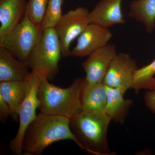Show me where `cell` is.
Wrapping results in <instances>:
<instances>
[{
    "instance_id": "obj_18",
    "label": "cell",
    "mask_w": 155,
    "mask_h": 155,
    "mask_svg": "<svg viewBox=\"0 0 155 155\" xmlns=\"http://www.w3.org/2000/svg\"><path fill=\"white\" fill-rule=\"evenodd\" d=\"M155 59L150 64L137 70L131 88L136 93L141 89L155 90Z\"/></svg>"
},
{
    "instance_id": "obj_1",
    "label": "cell",
    "mask_w": 155,
    "mask_h": 155,
    "mask_svg": "<svg viewBox=\"0 0 155 155\" xmlns=\"http://www.w3.org/2000/svg\"><path fill=\"white\" fill-rule=\"evenodd\" d=\"M71 140L78 142L70 126V119L40 113L25 131L22 140V155H40L56 142Z\"/></svg>"
},
{
    "instance_id": "obj_2",
    "label": "cell",
    "mask_w": 155,
    "mask_h": 155,
    "mask_svg": "<svg viewBox=\"0 0 155 155\" xmlns=\"http://www.w3.org/2000/svg\"><path fill=\"white\" fill-rule=\"evenodd\" d=\"M110 118L104 112L83 111L70 119V126L75 136L78 146L88 153L112 155L107 134Z\"/></svg>"
},
{
    "instance_id": "obj_6",
    "label": "cell",
    "mask_w": 155,
    "mask_h": 155,
    "mask_svg": "<svg viewBox=\"0 0 155 155\" xmlns=\"http://www.w3.org/2000/svg\"><path fill=\"white\" fill-rule=\"evenodd\" d=\"M43 31L25 15L14 29L0 37V47L8 50L19 61L27 63L31 51L41 38Z\"/></svg>"
},
{
    "instance_id": "obj_7",
    "label": "cell",
    "mask_w": 155,
    "mask_h": 155,
    "mask_svg": "<svg viewBox=\"0 0 155 155\" xmlns=\"http://www.w3.org/2000/svg\"><path fill=\"white\" fill-rule=\"evenodd\" d=\"M89 11L86 8L79 7L70 10L63 15L55 28L62 48V57L70 56V45L90 23Z\"/></svg>"
},
{
    "instance_id": "obj_21",
    "label": "cell",
    "mask_w": 155,
    "mask_h": 155,
    "mask_svg": "<svg viewBox=\"0 0 155 155\" xmlns=\"http://www.w3.org/2000/svg\"><path fill=\"white\" fill-rule=\"evenodd\" d=\"M144 100L147 107L155 115V90L146 92L144 94Z\"/></svg>"
},
{
    "instance_id": "obj_5",
    "label": "cell",
    "mask_w": 155,
    "mask_h": 155,
    "mask_svg": "<svg viewBox=\"0 0 155 155\" xmlns=\"http://www.w3.org/2000/svg\"><path fill=\"white\" fill-rule=\"evenodd\" d=\"M45 77L47 76L43 71L32 70L25 79L28 83V89L25 99L19 111V128L17 134L10 142L9 145L10 150L13 154L22 155L23 137L28 126L37 116L36 110L39 107V87Z\"/></svg>"
},
{
    "instance_id": "obj_20",
    "label": "cell",
    "mask_w": 155,
    "mask_h": 155,
    "mask_svg": "<svg viewBox=\"0 0 155 155\" xmlns=\"http://www.w3.org/2000/svg\"><path fill=\"white\" fill-rule=\"evenodd\" d=\"M48 2V0H28L27 2L25 15L37 27L41 28Z\"/></svg>"
},
{
    "instance_id": "obj_4",
    "label": "cell",
    "mask_w": 155,
    "mask_h": 155,
    "mask_svg": "<svg viewBox=\"0 0 155 155\" xmlns=\"http://www.w3.org/2000/svg\"><path fill=\"white\" fill-rule=\"evenodd\" d=\"M62 57L61 43L55 28L43 31L41 38L28 57L27 64L31 70L45 73L48 80L55 78L59 72V62Z\"/></svg>"
},
{
    "instance_id": "obj_9",
    "label": "cell",
    "mask_w": 155,
    "mask_h": 155,
    "mask_svg": "<svg viewBox=\"0 0 155 155\" xmlns=\"http://www.w3.org/2000/svg\"><path fill=\"white\" fill-rule=\"evenodd\" d=\"M113 37L109 28L89 23L78 38L77 44L71 51L70 56L88 57L96 50L105 46Z\"/></svg>"
},
{
    "instance_id": "obj_12",
    "label": "cell",
    "mask_w": 155,
    "mask_h": 155,
    "mask_svg": "<svg viewBox=\"0 0 155 155\" xmlns=\"http://www.w3.org/2000/svg\"><path fill=\"white\" fill-rule=\"evenodd\" d=\"M26 0H0V37L14 29L25 16Z\"/></svg>"
},
{
    "instance_id": "obj_11",
    "label": "cell",
    "mask_w": 155,
    "mask_h": 155,
    "mask_svg": "<svg viewBox=\"0 0 155 155\" xmlns=\"http://www.w3.org/2000/svg\"><path fill=\"white\" fill-rule=\"evenodd\" d=\"M123 0H101L89 14L90 23L109 28L125 24L122 10Z\"/></svg>"
},
{
    "instance_id": "obj_17",
    "label": "cell",
    "mask_w": 155,
    "mask_h": 155,
    "mask_svg": "<svg viewBox=\"0 0 155 155\" xmlns=\"http://www.w3.org/2000/svg\"><path fill=\"white\" fill-rule=\"evenodd\" d=\"M128 17L144 25L147 33L155 27V0H133L129 4Z\"/></svg>"
},
{
    "instance_id": "obj_22",
    "label": "cell",
    "mask_w": 155,
    "mask_h": 155,
    "mask_svg": "<svg viewBox=\"0 0 155 155\" xmlns=\"http://www.w3.org/2000/svg\"><path fill=\"white\" fill-rule=\"evenodd\" d=\"M11 116V112L8 105L0 96V119L2 122H6L9 116Z\"/></svg>"
},
{
    "instance_id": "obj_15",
    "label": "cell",
    "mask_w": 155,
    "mask_h": 155,
    "mask_svg": "<svg viewBox=\"0 0 155 155\" xmlns=\"http://www.w3.org/2000/svg\"><path fill=\"white\" fill-rule=\"evenodd\" d=\"M107 87V101L105 112L112 121L122 124L129 113L133 101L124 98V94L127 91L124 89Z\"/></svg>"
},
{
    "instance_id": "obj_8",
    "label": "cell",
    "mask_w": 155,
    "mask_h": 155,
    "mask_svg": "<svg viewBox=\"0 0 155 155\" xmlns=\"http://www.w3.org/2000/svg\"><path fill=\"white\" fill-rule=\"evenodd\" d=\"M137 62L128 54L117 53L109 67L103 83L112 88L126 91L132 88L134 78L138 69Z\"/></svg>"
},
{
    "instance_id": "obj_10",
    "label": "cell",
    "mask_w": 155,
    "mask_h": 155,
    "mask_svg": "<svg viewBox=\"0 0 155 155\" xmlns=\"http://www.w3.org/2000/svg\"><path fill=\"white\" fill-rule=\"evenodd\" d=\"M117 54L116 45L109 43L88 56L81 65L86 74L87 82H103L111 62Z\"/></svg>"
},
{
    "instance_id": "obj_13",
    "label": "cell",
    "mask_w": 155,
    "mask_h": 155,
    "mask_svg": "<svg viewBox=\"0 0 155 155\" xmlns=\"http://www.w3.org/2000/svg\"><path fill=\"white\" fill-rule=\"evenodd\" d=\"M27 63L19 61L8 50L0 47V82L25 80L30 73Z\"/></svg>"
},
{
    "instance_id": "obj_14",
    "label": "cell",
    "mask_w": 155,
    "mask_h": 155,
    "mask_svg": "<svg viewBox=\"0 0 155 155\" xmlns=\"http://www.w3.org/2000/svg\"><path fill=\"white\" fill-rule=\"evenodd\" d=\"M27 89L26 80L0 82V96L9 106L11 117L15 121L18 120L19 110L25 99Z\"/></svg>"
},
{
    "instance_id": "obj_19",
    "label": "cell",
    "mask_w": 155,
    "mask_h": 155,
    "mask_svg": "<svg viewBox=\"0 0 155 155\" xmlns=\"http://www.w3.org/2000/svg\"><path fill=\"white\" fill-rule=\"evenodd\" d=\"M63 0H48L41 28L43 30L55 28L63 16Z\"/></svg>"
},
{
    "instance_id": "obj_3",
    "label": "cell",
    "mask_w": 155,
    "mask_h": 155,
    "mask_svg": "<svg viewBox=\"0 0 155 155\" xmlns=\"http://www.w3.org/2000/svg\"><path fill=\"white\" fill-rule=\"evenodd\" d=\"M48 80L45 77L39 87L40 113L70 119L83 112L81 94L84 78H75L71 85L66 88L56 86Z\"/></svg>"
},
{
    "instance_id": "obj_16",
    "label": "cell",
    "mask_w": 155,
    "mask_h": 155,
    "mask_svg": "<svg viewBox=\"0 0 155 155\" xmlns=\"http://www.w3.org/2000/svg\"><path fill=\"white\" fill-rule=\"evenodd\" d=\"M81 100L83 111L105 112L107 101V86L103 82L89 83L84 78Z\"/></svg>"
}]
</instances>
